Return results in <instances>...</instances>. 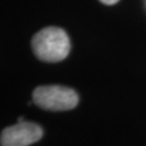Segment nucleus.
I'll use <instances>...</instances> for the list:
<instances>
[{
    "mask_svg": "<svg viewBox=\"0 0 146 146\" xmlns=\"http://www.w3.org/2000/svg\"><path fill=\"white\" fill-rule=\"evenodd\" d=\"M24 121V118L23 117H19V119H17V122H23Z\"/></svg>",
    "mask_w": 146,
    "mask_h": 146,
    "instance_id": "nucleus-5",
    "label": "nucleus"
},
{
    "mask_svg": "<svg viewBox=\"0 0 146 146\" xmlns=\"http://www.w3.org/2000/svg\"><path fill=\"white\" fill-rule=\"evenodd\" d=\"M43 135L41 127L34 122H17L2 130L1 146H29L38 142Z\"/></svg>",
    "mask_w": 146,
    "mask_h": 146,
    "instance_id": "nucleus-3",
    "label": "nucleus"
},
{
    "mask_svg": "<svg viewBox=\"0 0 146 146\" xmlns=\"http://www.w3.org/2000/svg\"><path fill=\"white\" fill-rule=\"evenodd\" d=\"M31 48L40 61L56 63L67 58L70 51V41L62 28L46 27L34 36Z\"/></svg>",
    "mask_w": 146,
    "mask_h": 146,
    "instance_id": "nucleus-1",
    "label": "nucleus"
},
{
    "mask_svg": "<svg viewBox=\"0 0 146 146\" xmlns=\"http://www.w3.org/2000/svg\"><path fill=\"white\" fill-rule=\"evenodd\" d=\"M102 3H104V5H115L117 3L119 0H100Z\"/></svg>",
    "mask_w": 146,
    "mask_h": 146,
    "instance_id": "nucleus-4",
    "label": "nucleus"
},
{
    "mask_svg": "<svg viewBox=\"0 0 146 146\" xmlns=\"http://www.w3.org/2000/svg\"><path fill=\"white\" fill-rule=\"evenodd\" d=\"M33 102L42 110L64 111L75 108L79 102L76 91L63 86H41L33 92Z\"/></svg>",
    "mask_w": 146,
    "mask_h": 146,
    "instance_id": "nucleus-2",
    "label": "nucleus"
}]
</instances>
